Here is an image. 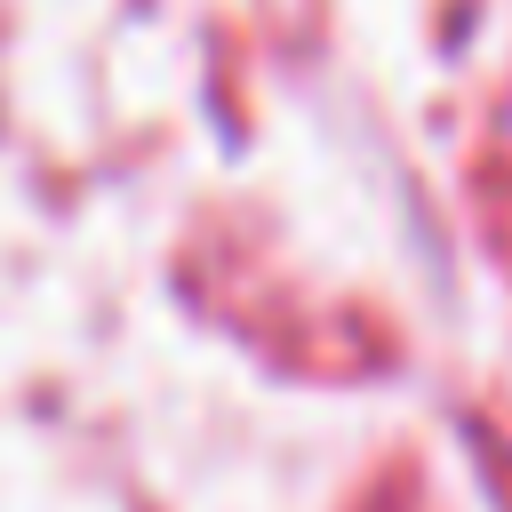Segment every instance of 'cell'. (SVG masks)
<instances>
[]
</instances>
